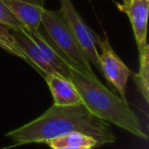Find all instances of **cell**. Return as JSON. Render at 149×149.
I'll return each mask as SVG.
<instances>
[{"mask_svg": "<svg viewBox=\"0 0 149 149\" xmlns=\"http://www.w3.org/2000/svg\"><path fill=\"white\" fill-rule=\"evenodd\" d=\"M0 48H2L5 51L9 52L13 55L17 56V57L22 58L23 60L28 62L27 58L23 54V52L15 46V44L11 40L10 36H9V29L1 25H0Z\"/></svg>", "mask_w": 149, "mask_h": 149, "instance_id": "obj_12", "label": "cell"}, {"mask_svg": "<svg viewBox=\"0 0 149 149\" xmlns=\"http://www.w3.org/2000/svg\"><path fill=\"white\" fill-rule=\"evenodd\" d=\"M97 44L100 48V51H98L100 72L107 82H109L112 87L118 91L120 97L127 101L126 89L129 76L131 74L130 68L114 52L107 37L104 38V40H101L98 36L96 45Z\"/></svg>", "mask_w": 149, "mask_h": 149, "instance_id": "obj_5", "label": "cell"}, {"mask_svg": "<svg viewBox=\"0 0 149 149\" xmlns=\"http://www.w3.org/2000/svg\"><path fill=\"white\" fill-rule=\"evenodd\" d=\"M9 36L15 46L26 56L28 63L33 66L41 76L45 77L46 74H55L48 64L39 44L35 41L26 28L21 30H9Z\"/></svg>", "mask_w": 149, "mask_h": 149, "instance_id": "obj_6", "label": "cell"}, {"mask_svg": "<svg viewBox=\"0 0 149 149\" xmlns=\"http://www.w3.org/2000/svg\"><path fill=\"white\" fill-rule=\"evenodd\" d=\"M51 43L62 59V77L72 82L81 97L82 103L87 109L97 118L124 129L138 138L147 140L148 136L137 114L129 106L128 101H125L103 85L97 76L92 77L82 72L64 57L62 52L54 45L53 42L51 41Z\"/></svg>", "mask_w": 149, "mask_h": 149, "instance_id": "obj_2", "label": "cell"}, {"mask_svg": "<svg viewBox=\"0 0 149 149\" xmlns=\"http://www.w3.org/2000/svg\"><path fill=\"white\" fill-rule=\"evenodd\" d=\"M118 10L126 13L130 19L138 51L147 45V21L149 0H122L116 3Z\"/></svg>", "mask_w": 149, "mask_h": 149, "instance_id": "obj_7", "label": "cell"}, {"mask_svg": "<svg viewBox=\"0 0 149 149\" xmlns=\"http://www.w3.org/2000/svg\"><path fill=\"white\" fill-rule=\"evenodd\" d=\"M46 144L51 149H56L58 147L72 146V147H88L90 149L99 147V143L96 139L89 135L82 134L79 132L70 133V134L62 135L57 138L51 139L46 142Z\"/></svg>", "mask_w": 149, "mask_h": 149, "instance_id": "obj_10", "label": "cell"}, {"mask_svg": "<svg viewBox=\"0 0 149 149\" xmlns=\"http://www.w3.org/2000/svg\"><path fill=\"white\" fill-rule=\"evenodd\" d=\"M56 149H90L88 147H72V146H63V147H58Z\"/></svg>", "mask_w": 149, "mask_h": 149, "instance_id": "obj_14", "label": "cell"}, {"mask_svg": "<svg viewBox=\"0 0 149 149\" xmlns=\"http://www.w3.org/2000/svg\"><path fill=\"white\" fill-rule=\"evenodd\" d=\"M79 132L97 140L100 146L116 142L110 124L97 118L83 103L68 106L53 105L32 122L6 133L13 146L46 143L62 135Z\"/></svg>", "mask_w": 149, "mask_h": 149, "instance_id": "obj_1", "label": "cell"}, {"mask_svg": "<svg viewBox=\"0 0 149 149\" xmlns=\"http://www.w3.org/2000/svg\"><path fill=\"white\" fill-rule=\"evenodd\" d=\"M41 26H43L46 35L62 52L64 57L68 58L83 72L96 77L89 60L84 54L81 46L59 10L44 9Z\"/></svg>", "mask_w": 149, "mask_h": 149, "instance_id": "obj_3", "label": "cell"}, {"mask_svg": "<svg viewBox=\"0 0 149 149\" xmlns=\"http://www.w3.org/2000/svg\"><path fill=\"white\" fill-rule=\"evenodd\" d=\"M59 3L60 13L62 15L70 29L72 30L84 54L88 58L89 62H92V64H94V66L98 70H100L99 61H98V49L96 45L98 35L94 31H92L84 22L83 17L80 15L72 4V0H59Z\"/></svg>", "mask_w": 149, "mask_h": 149, "instance_id": "obj_4", "label": "cell"}, {"mask_svg": "<svg viewBox=\"0 0 149 149\" xmlns=\"http://www.w3.org/2000/svg\"><path fill=\"white\" fill-rule=\"evenodd\" d=\"M44 79L53 97V104L59 106H68L82 103L77 89L68 79L55 74H46Z\"/></svg>", "mask_w": 149, "mask_h": 149, "instance_id": "obj_9", "label": "cell"}, {"mask_svg": "<svg viewBox=\"0 0 149 149\" xmlns=\"http://www.w3.org/2000/svg\"><path fill=\"white\" fill-rule=\"evenodd\" d=\"M140 68L137 74H133V80L146 102L149 101V46L147 44L139 52Z\"/></svg>", "mask_w": 149, "mask_h": 149, "instance_id": "obj_11", "label": "cell"}, {"mask_svg": "<svg viewBox=\"0 0 149 149\" xmlns=\"http://www.w3.org/2000/svg\"><path fill=\"white\" fill-rule=\"evenodd\" d=\"M0 25L8 28L9 30H21L25 28L23 24L7 8L3 0H0Z\"/></svg>", "mask_w": 149, "mask_h": 149, "instance_id": "obj_13", "label": "cell"}, {"mask_svg": "<svg viewBox=\"0 0 149 149\" xmlns=\"http://www.w3.org/2000/svg\"><path fill=\"white\" fill-rule=\"evenodd\" d=\"M3 2L27 30L34 31L41 27L44 0H3Z\"/></svg>", "mask_w": 149, "mask_h": 149, "instance_id": "obj_8", "label": "cell"}]
</instances>
